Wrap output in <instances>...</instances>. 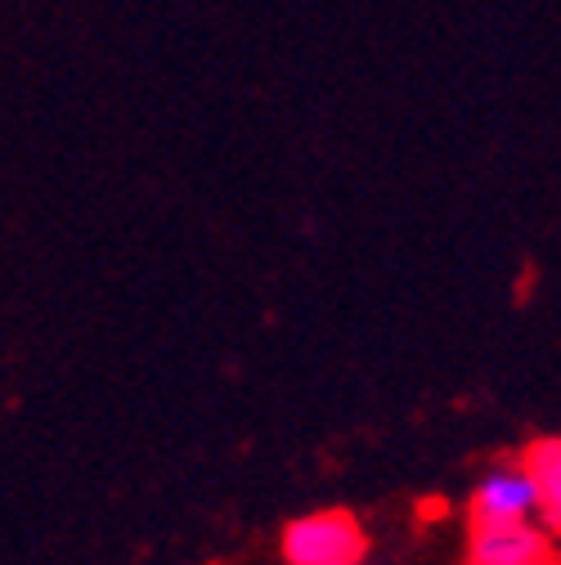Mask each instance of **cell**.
Returning <instances> with one entry per match:
<instances>
[{
    "label": "cell",
    "mask_w": 561,
    "mask_h": 565,
    "mask_svg": "<svg viewBox=\"0 0 561 565\" xmlns=\"http://www.w3.org/2000/svg\"><path fill=\"white\" fill-rule=\"evenodd\" d=\"M521 467L534 484V512L548 534H561V436H543L526 445Z\"/></svg>",
    "instance_id": "4"
},
{
    "label": "cell",
    "mask_w": 561,
    "mask_h": 565,
    "mask_svg": "<svg viewBox=\"0 0 561 565\" xmlns=\"http://www.w3.org/2000/svg\"><path fill=\"white\" fill-rule=\"evenodd\" d=\"M467 565H561L548 547V534L530 521H472L467 530Z\"/></svg>",
    "instance_id": "2"
},
{
    "label": "cell",
    "mask_w": 561,
    "mask_h": 565,
    "mask_svg": "<svg viewBox=\"0 0 561 565\" xmlns=\"http://www.w3.org/2000/svg\"><path fill=\"white\" fill-rule=\"evenodd\" d=\"M278 552H284V565H364L369 530L360 525L356 512L324 508L288 521Z\"/></svg>",
    "instance_id": "1"
},
{
    "label": "cell",
    "mask_w": 561,
    "mask_h": 565,
    "mask_svg": "<svg viewBox=\"0 0 561 565\" xmlns=\"http://www.w3.org/2000/svg\"><path fill=\"white\" fill-rule=\"evenodd\" d=\"M534 516V484L517 462H504L495 471H485L472 489V521H489V525H504V521H530Z\"/></svg>",
    "instance_id": "3"
}]
</instances>
